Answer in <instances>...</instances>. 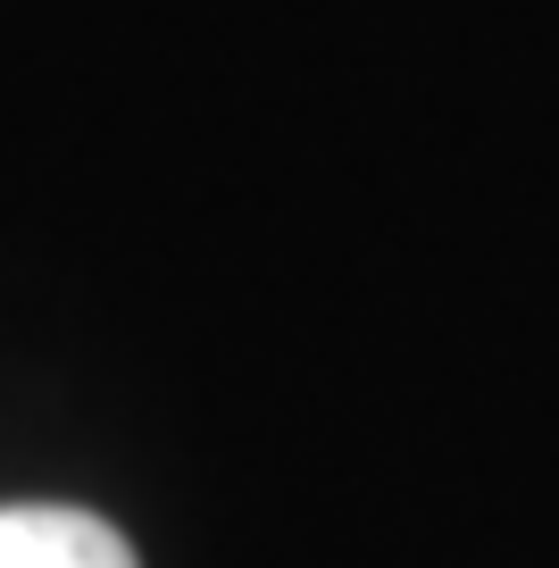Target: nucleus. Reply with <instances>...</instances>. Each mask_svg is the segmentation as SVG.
I'll list each match as a JSON object with an SVG mask.
<instances>
[{
  "instance_id": "obj_1",
  "label": "nucleus",
  "mask_w": 559,
  "mask_h": 568,
  "mask_svg": "<svg viewBox=\"0 0 559 568\" xmlns=\"http://www.w3.org/2000/svg\"><path fill=\"white\" fill-rule=\"evenodd\" d=\"M0 568H142L109 518L59 510V501H9L0 510Z\"/></svg>"
}]
</instances>
